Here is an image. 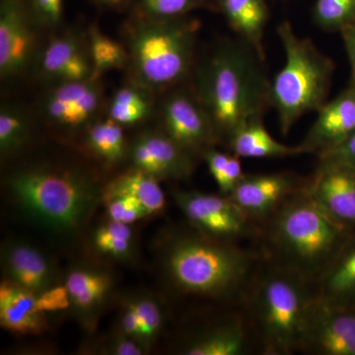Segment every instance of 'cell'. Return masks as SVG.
<instances>
[{
    "label": "cell",
    "instance_id": "22",
    "mask_svg": "<svg viewBox=\"0 0 355 355\" xmlns=\"http://www.w3.org/2000/svg\"><path fill=\"white\" fill-rule=\"evenodd\" d=\"M231 153L240 158H284L303 154L300 146H288L273 139L261 118L248 121L227 140Z\"/></svg>",
    "mask_w": 355,
    "mask_h": 355
},
{
    "label": "cell",
    "instance_id": "35",
    "mask_svg": "<svg viewBox=\"0 0 355 355\" xmlns=\"http://www.w3.org/2000/svg\"><path fill=\"white\" fill-rule=\"evenodd\" d=\"M202 0H142L147 12L156 18L182 17L198 6Z\"/></svg>",
    "mask_w": 355,
    "mask_h": 355
},
{
    "label": "cell",
    "instance_id": "21",
    "mask_svg": "<svg viewBox=\"0 0 355 355\" xmlns=\"http://www.w3.org/2000/svg\"><path fill=\"white\" fill-rule=\"evenodd\" d=\"M9 280L39 295L53 286L51 263L39 250L26 244L12 245L4 256Z\"/></svg>",
    "mask_w": 355,
    "mask_h": 355
},
{
    "label": "cell",
    "instance_id": "43",
    "mask_svg": "<svg viewBox=\"0 0 355 355\" xmlns=\"http://www.w3.org/2000/svg\"><path fill=\"white\" fill-rule=\"evenodd\" d=\"M352 86H354V87L355 88V85H352Z\"/></svg>",
    "mask_w": 355,
    "mask_h": 355
},
{
    "label": "cell",
    "instance_id": "4",
    "mask_svg": "<svg viewBox=\"0 0 355 355\" xmlns=\"http://www.w3.org/2000/svg\"><path fill=\"white\" fill-rule=\"evenodd\" d=\"M314 295L312 284L265 259L245 304L259 354H298L303 321Z\"/></svg>",
    "mask_w": 355,
    "mask_h": 355
},
{
    "label": "cell",
    "instance_id": "39",
    "mask_svg": "<svg viewBox=\"0 0 355 355\" xmlns=\"http://www.w3.org/2000/svg\"><path fill=\"white\" fill-rule=\"evenodd\" d=\"M110 352L114 355H140L144 354L146 349L137 338L123 335L112 343Z\"/></svg>",
    "mask_w": 355,
    "mask_h": 355
},
{
    "label": "cell",
    "instance_id": "23",
    "mask_svg": "<svg viewBox=\"0 0 355 355\" xmlns=\"http://www.w3.org/2000/svg\"><path fill=\"white\" fill-rule=\"evenodd\" d=\"M226 20L245 43L263 60V36L268 20L263 0H218Z\"/></svg>",
    "mask_w": 355,
    "mask_h": 355
},
{
    "label": "cell",
    "instance_id": "27",
    "mask_svg": "<svg viewBox=\"0 0 355 355\" xmlns=\"http://www.w3.org/2000/svg\"><path fill=\"white\" fill-rule=\"evenodd\" d=\"M89 38V55L94 78L109 70L120 69L127 62V51L119 42L98 29L91 30Z\"/></svg>",
    "mask_w": 355,
    "mask_h": 355
},
{
    "label": "cell",
    "instance_id": "36",
    "mask_svg": "<svg viewBox=\"0 0 355 355\" xmlns=\"http://www.w3.org/2000/svg\"><path fill=\"white\" fill-rule=\"evenodd\" d=\"M37 308L41 313L60 312L72 304L67 286H51L37 295Z\"/></svg>",
    "mask_w": 355,
    "mask_h": 355
},
{
    "label": "cell",
    "instance_id": "11",
    "mask_svg": "<svg viewBox=\"0 0 355 355\" xmlns=\"http://www.w3.org/2000/svg\"><path fill=\"white\" fill-rule=\"evenodd\" d=\"M307 178L291 172L245 175L229 197L259 228L305 190Z\"/></svg>",
    "mask_w": 355,
    "mask_h": 355
},
{
    "label": "cell",
    "instance_id": "5",
    "mask_svg": "<svg viewBox=\"0 0 355 355\" xmlns=\"http://www.w3.org/2000/svg\"><path fill=\"white\" fill-rule=\"evenodd\" d=\"M11 196L27 216L58 232L83 225L99 202L96 184L80 173L34 167L15 173L8 181Z\"/></svg>",
    "mask_w": 355,
    "mask_h": 355
},
{
    "label": "cell",
    "instance_id": "7",
    "mask_svg": "<svg viewBox=\"0 0 355 355\" xmlns=\"http://www.w3.org/2000/svg\"><path fill=\"white\" fill-rule=\"evenodd\" d=\"M198 26L195 21L181 17L158 18L137 29L130 44V58L142 85L171 86L189 73Z\"/></svg>",
    "mask_w": 355,
    "mask_h": 355
},
{
    "label": "cell",
    "instance_id": "14",
    "mask_svg": "<svg viewBox=\"0 0 355 355\" xmlns=\"http://www.w3.org/2000/svg\"><path fill=\"white\" fill-rule=\"evenodd\" d=\"M35 36L20 0H2L0 7V76L10 78L24 71L34 51Z\"/></svg>",
    "mask_w": 355,
    "mask_h": 355
},
{
    "label": "cell",
    "instance_id": "19",
    "mask_svg": "<svg viewBox=\"0 0 355 355\" xmlns=\"http://www.w3.org/2000/svg\"><path fill=\"white\" fill-rule=\"evenodd\" d=\"M37 295L11 280L0 286V324L2 328L19 334H39L46 328L44 313L37 308Z\"/></svg>",
    "mask_w": 355,
    "mask_h": 355
},
{
    "label": "cell",
    "instance_id": "24",
    "mask_svg": "<svg viewBox=\"0 0 355 355\" xmlns=\"http://www.w3.org/2000/svg\"><path fill=\"white\" fill-rule=\"evenodd\" d=\"M116 195H128L135 198L144 207L148 216L160 214L165 209V195L157 178L137 168L112 181L107 186L103 198Z\"/></svg>",
    "mask_w": 355,
    "mask_h": 355
},
{
    "label": "cell",
    "instance_id": "37",
    "mask_svg": "<svg viewBox=\"0 0 355 355\" xmlns=\"http://www.w3.org/2000/svg\"><path fill=\"white\" fill-rule=\"evenodd\" d=\"M319 164L350 166L355 168V132L335 148L318 155Z\"/></svg>",
    "mask_w": 355,
    "mask_h": 355
},
{
    "label": "cell",
    "instance_id": "34",
    "mask_svg": "<svg viewBox=\"0 0 355 355\" xmlns=\"http://www.w3.org/2000/svg\"><path fill=\"white\" fill-rule=\"evenodd\" d=\"M130 304L139 315L141 331L140 340H150L154 336H157L163 324V314L160 306L148 298L137 299L132 301Z\"/></svg>",
    "mask_w": 355,
    "mask_h": 355
},
{
    "label": "cell",
    "instance_id": "30",
    "mask_svg": "<svg viewBox=\"0 0 355 355\" xmlns=\"http://www.w3.org/2000/svg\"><path fill=\"white\" fill-rule=\"evenodd\" d=\"M28 120L24 113L12 106L0 110V151L12 153L19 149L28 139Z\"/></svg>",
    "mask_w": 355,
    "mask_h": 355
},
{
    "label": "cell",
    "instance_id": "41",
    "mask_svg": "<svg viewBox=\"0 0 355 355\" xmlns=\"http://www.w3.org/2000/svg\"><path fill=\"white\" fill-rule=\"evenodd\" d=\"M340 33L352 67V85H355V22L345 27Z\"/></svg>",
    "mask_w": 355,
    "mask_h": 355
},
{
    "label": "cell",
    "instance_id": "40",
    "mask_svg": "<svg viewBox=\"0 0 355 355\" xmlns=\"http://www.w3.org/2000/svg\"><path fill=\"white\" fill-rule=\"evenodd\" d=\"M121 326L123 335L140 340L141 324H140L137 311L133 309L132 306L130 303H128L125 311H123V317H121Z\"/></svg>",
    "mask_w": 355,
    "mask_h": 355
},
{
    "label": "cell",
    "instance_id": "3",
    "mask_svg": "<svg viewBox=\"0 0 355 355\" xmlns=\"http://www.w3.org/2000/svg\"><path fill=\"white\" fill-rule=\"evenodd\" d=\"M247 46L226 44L210 58L198 78L197 96L214 121L219 139L261 118L270 102L272 84Z\"/></svg>",
    "mask_w": 355,
    "mask_h": 355
},
{
    "label": "cell",
    "instance_id": "38",
    "mask_svg": "<svg viewBox=\"0 0 355 355\" xmlns=\"http://www.w3.org/2000/svg\"><path fill=\"white\" fill-rule=\"evenodd\" d=\"M35 17L46 27L58 25L64 15V0H31Z\"/></svg>",
    "mask_w": 355,
    "mask_h": 355
},
{
    "label": "cell",
    "instance_id": "16",
    "mask_svg": "<svg viewBox=\"0 0 355 355\" xmlns=\"http://www.w3.org/2000/svg\"><path fill=\"white\" fill-rule=\"evenodd\" d=\"M314 125L299 144L303 154H319L335 148L355 132V88L350 85L318 110Z\"/></svg>",
    "mask_w": 355,
    "mask_h": 355
},
{
    "label": "cell",
    "instance_id": "17",
    "mask_svg": "<svg viewBox=\"0 0 355 355\" xmlns=\"http://www.w3.org/2000/svg\"><path fill=\"white\" fill-rule=\"evenodd\" d=\"M98 78L60 83L46 96L44 112L46 116L67 127L83 125L97 112L101 101V89Z\"/></svg>",
    "mask_w": 355,
    "mask_h": 355
},
{
    "label": "cell",
    "instance_id": "33",
    "mask_svg": "<svg viewBox=\"0 0 355 355\" xmlns=\"http://www.w3.org/2000/svg\"><path fill=\"white\" fill-rule=\"evenodd\" d=\"M104 200L107 202L110 220L130 225L139 219L148 216L144 207L130 196H112Z\"/></svg>",
    "mask_w": 355,
    "mask_h": 355
},
{
    "label": "cell",
    "instance_id": "2",
    "mask_svg": "<svg viewBox=\"0 0 355 355\" xmlns=\"http://www.w3.org/2000/svg\"><path fill=\"white\" fill-rule=\"evenodd\" d=\"M354 233L331 220L304 190L261 226L258 246L268 263L315 286Z\"/></svg>",
    "mask_w": 355,
    "mask_h": 355
},
{
    "label": "cell",
    "instance_id": "26",
    "mask_svg": "<svg viewBox=\"0 0 355 355\" xmlns=\"http://www.w3.org/2000/svg\"><path fill=\"white\" fill-rule=\"evenodd\" d=\"M87 142L91 150L107 162H116L125 154L127 144L123 125L111 118L91 128Z\"/></svg>",
    "mask_w": 355,
    "mask_h": 355
},
{
    "label": "cell",
    "instance_id": "28",
    "mask_svg": "<svg viewBox=\"0 0 355 355\" xmlns=\"http://www.w3.org/2000/svg\"><path fill=\"white\" fill-rule=\"evenodd\" d=\"M203 158L220 193L230 196L246 175L243 172L241 158L232 153H221L214 148L209 149L203 154Z\"/></svg>",
    "mask_w": 355,
    "mask_h": 355
},
{
    "label": "cell",
    "instance_id": "18",
    "mask_svg": "<svg viewBox=\"0 0 355 355\" xmlns=\"http://www.w3.org/2000/svg\"><path fill=\"white\" fill-rule=\"evenodd\" d=\"M40 69L44 76L58 83L94 77L89 51L69 35L57 37L46 44L40 58Z\"/></svg>",
    "mask_w": 355,
    "mask_h": 355
},
{
    "label": "cell",
    "instance_id": "29",
    "mask_svg": "<svg viewBox=\"0 0 355 355\" xmlns=\"http://www.w3.org/2000/svg\"><path fill=\"white\" fill-rule=\"evenodd\" d=\"M150 112V103L144 92L132 87L116 91L110 106V118L121 125L144 120Z\"/></svg>",
    "mask_w": 355,
    "mask_h": 355
},
{
    "label": "cell",
    "instance_id": "31",
    "mask_svg": "<svg viewBox=\"0 0 355 355\" xmlns=\"http://www.w3.org/2000/svg\"><path fill=\"white\" fill-rule=\"evenodd\" d=\"M315 21L328 31H342L355 22V0H317Z\"/></svg>",
    "mask_w": 355,
    "mask_h": 355
},
{
    "label": "cell",
    "instance_id": "8",
    "mask_svg": "<svg viewBox=\"0 0 355 355\" xmlns=\"http://www.w3.org/2000/svg\"><path fill=\"white\" fill-rule=\"evenodd\" d=\"M173 198L191 227L205 237L231 244H258L260 228L229 196L176 190Z\"/></svg>",
    "mask_w": 355,
    "mask_h": 355
},
{
    "label": "cell",
    "instance_id": "15",
    "mask_svg": "<svg viewBox=\"0 0 355 355\" xmlns=\"http://www.w3.org/2000/svg\"><path fill=\"white\" fill-rule=\"evenodd\" d=\"M130 157L135 168L157 179H187L195 168L193 156L165 132L142 133L133 142Z\"/></svg>",
    "mask_w": 355,
    "mask_h": 355
},
{
    "label": "cell",
    "instance_id": "9",
    "mask_svg": "<svg viewBox=\"0 0 355 355\" xmlns=\"http://www.w3.org/2000/svg\"><path fill=\"white\" fill-rule=\"evenodd\" d=\"M298 354L355 355V308L331 305L314 295L303 321Z\"/></svg>",
    "mask_w": 355,
    "mask_h": 355
},
{
    "label": "cell",
    "instance_id": "6",
    "mask_svg": "<svg viewBox=\"0 0 355 355\" xmlns=\"http://www.w3.org/2000/svg\"><path fill=\"white\" fill-rule=\"evenodd\" d=\"M286 64L270 88V102L279 116L280 132H291L296 121L326 103L334 73L333 62L309 39L301 38L291 23L277 29Z\"/></svg>",
    "mask_w": 355,
    "mask_h": 355
},
{
    "label": "cell",
    "instance_id": "20",
    "mask_svg": "<svg viewBox=\"0 0 355 355\" xmlns=\"http://www.w3.org/2000/svg\"><path fill=\"white\" fill-rule=\"evenodd\" d=\"M314 292L329 304L355 308V233L315 284Z\"/></svg>",
    "mask_w": 355,
    "mask_h": 355
},
{
    "label": "cell",
    "instance_id": "42",
    "mask_svg": "<svg viewBox=\"0 0 355 355\" xmlns=\"http://www.w3.org/2000/svg\"><path fill=\"white\" fill-rule=\"evenodd\" d=\"M98 1L102 2V3L107 4V6H116L120 4L123 0H98Z\"/></svg>",
    "mask_w": 355,
    "mask_h": 355
},
{
    "label": "cell",
    "instance_id": "13",
    "mask_svg": "<svg viewBox=\"0 0 355 355\" xmlns=\"http://www.w3.org/2000/svg\"><path fill=\"white\" fill-rule=\"evenodd\" d=\"M306 193L340 227L355 232V168L319 164Z\"/></svg>",
    "mask_w": 355,
    "mask_h": 355
},
{
    "label": "cell",
    "instance_id": "12",
    "mask_svg": "<svg viewBox=\"0 0 355 355\" xmlns=\"http://www.w3.org/2000/svg\"><path fill=\"white\" fill-rule=\"evenodd\" d=\"M186 355H250L259 354L258 343L246 307H232L220 321L186 340Z\"/></svg>",
    "mask_w": 355,
    "mask_h": 355
},
{
    "label": "cell",
    "instance_id": "25",
    "mask_svg": "<svg viewBox=\"0 0 355 355\" xmlns=\"http://www.w3.org/2000/svg\"><path fill=\"white\" fill-rule=\"evenodd\" d=\"M65 286L69 292L72 305L89 310L99 304L111 287L107 273L92 270H74L69 273Z\"/></svg>",
    "mask_w": 355,
    "mask_h": 355
},
{
    "label": "cell",
    "instance_id": "32",
    "mask_svg": "<svg viewBox=\"0 0 355 355\" xmlns=\"http://www.w3.org/2000/svg\"><path fill=\"white\" fill-rule=\"evenodd\" d=\"M132 230L128 224L110 220L94 235L96 249L113 257L128 256L132 250Z\"/></svg>",
    "mask_w": 355,
    "mask_h": 355
},
{
    "label": "cell",
    "instance_id": "1",
    "mask_svg": "<svg viewBox=\"0 0 355 355\" xmlns=\"http://www.w3.org/2000/svg\"><path fill=\"white\" fill-rule=\"evenodd\" d=\"M265 261L258 244H231L191 231L178 232L166 247L164 266L178 292L224 307L245 306Z\"/></svg>",
    "mask_w": 355,
    "mask_h": 355
},
{
    "label": "cell",
    "instance_id": "10",
    "mask_svg": "<svg viewBox=\"0 0 355 355\" xmlns=\"http://www.w3.org/2000/svg\"><path fill=\"white\" fill-rule=\"evenodd\" d=\"M162 120L166 135L191 156H203L219 140L214 121L198 96L186 91H176L166 98Z\"/></svg>",
    "mask_w": 355,
    "mask_h": 355
}]
</instances>
